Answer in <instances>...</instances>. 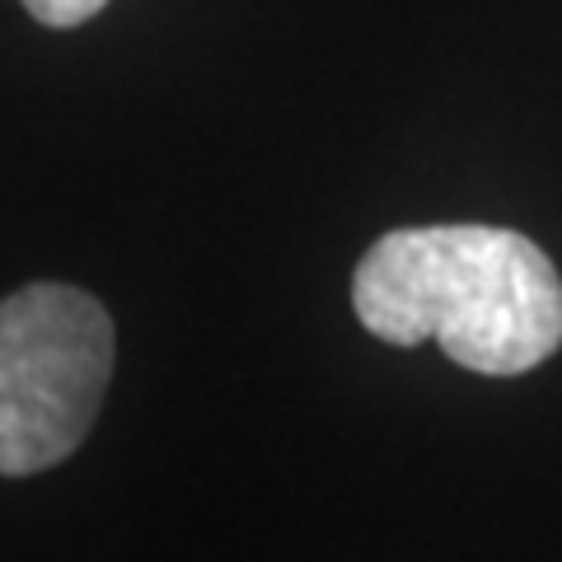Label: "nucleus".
<instances>
[{
  "instance_id": "f03ea898",
  "label": "nucleus",
  "mask_w": 562,
  "mask_h": 562,
  "mask_svg": "<svg viewBox=\"0 0 562 562\" xmlns=\"http://www.w3.org/2000/svg\"><path fill=\"white\" fill-rule=\"evenodd\" d=\"M113 319L90 291L33 281L0 301V473L61 464L113 380Z\"/></svg>"
},
{
  "instance_id": "f257e3e1",
  "label": "nucleus",
  "mask_w": 562,
  "mask_h": 562,
  "mask_svg": "<svg viewBox=\"0 0 562 562\" xmlns=\"http://www.w3.org/2000/svg\"><path fill=\"white\" fill-rule=\"evenodd\" d=\"M351 310L390 347L436 338L479 375H525L562 347L553 258L502 225H408L380 235L351 277Z\"/></svg>"
},
{
  "instance_id": "7ed1b4c3",
  "label": "nucleus",
  "mask_w": 562,
  "mask_h": 562,
  "mask_svg": "<svg viewBox=\"0 0 562 562\" xmlns=\"http://www.w3.org/2000/svg\"><path fill=\"white\" fill-rule=\"evenodd\" d=\"M109 5V0H24V10L47 29H76L90 24L94 14Z\"/></svg>"
}]
</instances>
